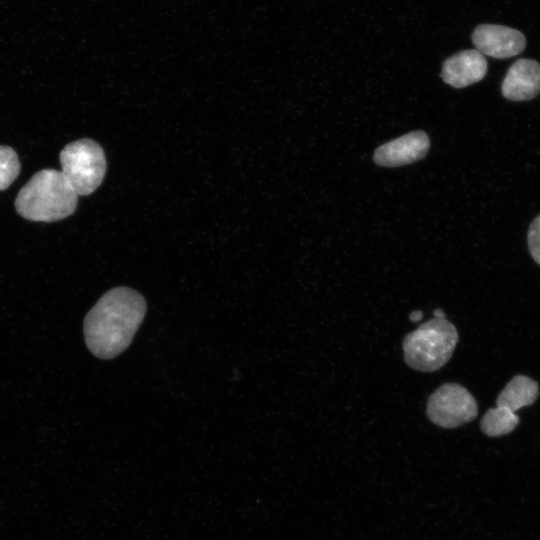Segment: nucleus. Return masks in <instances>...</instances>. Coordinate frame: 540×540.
I'll use <instances>...</instances> for the list:
<instances>
[{
	"label": "nucleus",
	"instance_id": "f257e3e1",
	"mask_svg": "<svg viewBox=\"0 0 540 540\" xmlns=\"http://www.w3.org/2000/svg\"><path fill=\"white\" fill-rule=\"evenodd\" d=\"M146 313V301L137 291L115 287L101 296L83 323L85 343L100 359H112L131 343Z\"/></svg>",
	"mask_w": 540,
	"mask_h": 540
},
{
	"label": "nucleus",
	"instance_id": "f03ea898",
	"mask_svg": "<svg viewBox=\"0 0 540 540\" xmlns=\"http://www.w3.org/2000/svg\"><path fill=\"white\" fill-rule=\"evenodd\" d=\"M78 195L61 171H38L21 188L15 208L25 219L54 222L74 213Z\"/></svg>",
	"mask_w": 540,
	"mask_h": 540
},
{
	"label": "nucleus",
	"instance_id": "7ed1b4c3",
	"mask_svg": "<svg viewBox=\"0 0 540 540\" xmlns=\"http://www.w3.org/2000/svg\"><path fill=\"white\" fill-rule=\"evenodd\" d=\"M457 341L458 333L451 322L433 318L405 336V362L418 371H436L448 362Z\"/></svg>",
	"mask_w": 540,
	"mask_h": 540
},
{
	"label": "nucleus",
	"instance_id": "20e7f679",
	"mask_svg": "<svg viewBox=\"0 0 540 540\" xmlns=\"http://www.w3.org/2000/svg\"><path fill=\"white\" fill-rule=\"evenodd\" d=\"M62 174L78 196L93 193L101 184L106 160L101 146L91 139L67 144L60 153Z\"/></svg>",
	"mask_w": 540,
	"mask_h": 540
},
{
	"label": "nucleus",
	"instance_id": "39448f33",
	"mask_svg": "<svg viewBox=\"0 0 540 540\" xmlns=\"http://www.w3.org/2000/svg\"><path fill=\"white\" fill-rule=\"evenodd\" d=\"M478 406L472 394L457 383H445L435 390L427 402L430 421L443 428H456L473 420Z\"/></svg>",
	"mask_w": 540,
	"mask_h": 540
},
{
	"label": "nucleus",
	"instance_id": "423d86ee",
	"mask_svg": "<svg viewBox=\"0 0 540 540\" xmlns=\"http://www.w3.org/2000/svg\"><path fill=\"white\" fill-rule=\"evenodd\" d=\"M472 41L480 53L498 59L518 55L526 46L520 31L494 24L479 25L472 34Z\"/></svg>",
	"mask_w": 540,
	"mask_h": 540
},
{
	"label": "nucleus",
	"instance_id": "0eeeda50",
	"mask_svg": "<svg viewBox=\"0 0 540 540\" xmlns=\"http://www.w3.org/2000/svg\"><path fill=\"white\" fill-rule=\"evenodd\" d=\"M430 141L426 133L414 131L378 147L374 161L379 166L397 167L422 159L428 152Z\"/></svg>",
	"mask_w": 540,
	"mask_h": 540
},
{
	"label": "nucleus",
	"instance_id": "6e6552de",
	"mask_svg": "<svg viewBox=\"0 0 540 540\" xmlns=\"http://www.w3.org/2000/svg\"><path fill=\"white\" fill-rule=\"evenodd\" d=\"M487 62L478 50H465L449 57L442 67L441 77L455 88H463L484 78Z\"/></svg>",
	"mask_w": 540,
	"mask_h": 540
},
{
	"label": "nucleus",
	"instance_id": "1a4fd4ad",
	"mask_svg": "<svg viewBox=\"0 0 540 540\" xmlns=\"http://www.w3.org/2000/svg\"><path fill=\"white\" fill-rule=\"evenodd\" d=\"M502 94L512 101L530 100L540 92V64L532 59H519L509 68Z\"/></svg>",
	"mask_w": 540,
	"mask_h": 540
},
{
	"label": "nucleus",
	"instance_id": "9d476101",
	"mask_svg": "<svg viewBox=\"0 0 540 540\" xmlns=\"http://www.w3.org/2000/svg\"><path fill=\"white\" fill-rule=\"evenodd\" d=\"M538 396V384L524 375L513 377L501 391L496 400V406L506 407L516 412L522 407L535 402Z\"/></svg>",
	"mask_w": 540,
	"mask_h": 540
},
{
	"label": "nucleus",
	"instance_id": "9b49d317",
	"mask_svg": "<svg viewBox=\"0 0 540 540\" xmlns=\"http://www.w3.org/2000/svg\"><path fill=\"white\" fill-rule=\"evenodd\" d=\"M519 423L515 412L506 407L496 406L489 409L482 417L480 427L488 436H501L510 433Z\"/></svg>",
	"mask_w": 540,
	"mask_h": 540
},
{
	"label": "nucleus",
	"instance_id": "f8f14e48",
	"mask_svg": "<svg viewBox=\"0 0 540 540\" xmlns=\"http://www.w3.org/2000/svg\"><path fill=\"white\" fill-rule=\"evenodd\" d=\"M20 172V162L16 152L8 146L0 145V191L8 188Z\"/></svg>",
	"mask_w": 540,
	"mask_h": 540
},
{
	"label": "nucleus",
	"instance_id": "ddd939ff",
	"mask_svg": "<svg viewBox=\"0 0 540 540\" xmlns=\"http://www.w3.org/2000/svg\"><path fill=\"white\" fill-rule=\"evenodd\" d=\"M527 240L531 256L540 265V215L531 223Z\"/></svg>",
	"mask_w": 540,
	"mask_h": 540
},
{
	"label": "nucleus",
	"instance_id": "4468645a",
	"mask_svg": "<svg viewBox=\"0 0 540 540\" xmlns=\"http://www.w3.org/2000/svg\"><path fill=\"white\" fill-rule=\"evenodd\" d=\"M423 317V313L422 311L420 310H415L413 312L410 313L409 315V320L411 322H418L419 320H421Z\"/></svg>",
	"mask_w": 540,
	"mask_h": 540
},
{
	"label": "nucleus",
	"instance_id": "2eb2a0df",
	"mask_svg": "<svg viewBox=\"0 0 540 540\" xmlns=\"http://www.w3.org/2000/svg\"><path fill=\"white\" fill-rule=\"evenodd\" d=\"M433 313H434V318L446 319L445 313L441 309H435Z\"/></svg>",
	"mask_w": 540,
	"mask_h": 540
}]
</instances>
